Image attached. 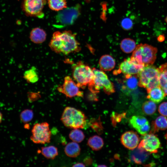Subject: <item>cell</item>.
Wrapping results in <instances>:
<instances>
[{
    "mask_svg": "<svg viewBox=\"0 0 167 167\" xmlns=\"http://www.w3.org/2000/svg\"><path fill=\"white\" fill-rule=\"evenodd\" d=\"M24 127L25 128L28 129H29L30 127L29 125V124H27V123L25 125Z\"/></svg>",
    "mask_w": 167,
    "mask_h": 167,
    "instance_id": "8d00e7d4",
    "label": "cell"
},
{
    "mask_svg": "<svg viewBox=\"0 0 167 167\" xmlns=\"http://www.w3.org/2000/svg\"><path fill=\"white\" fill-rule=\"evenodd\" d=\"M147 93V98L155 103L161 102L166 96L160 85L152 88Z\"/></svg>",
    "mask_w": 167,
    "mask_h": 167,
    "instance_id": "2e32d148",
    "label": "cell"
},
{
    "mask_svg": "<svg viewBox=\"0 0 167 167\" xmlns=\"http://www.w3.org/2000/svg\"><path fill=\"white\" fill-rule=\"evenodd\" d=\"M133 23L132 20L130 18H126L121 21V26L122 28L125 30H129L132 28Z\"/></svg>",
    "mask_w": 167,
    "mask_h": 167,
    "instance_id": "4dcf8cb0",
    "label": "cell"
},
{
    "mask_svg": "<svg viewBox=\"0 0 167 167\" xmlns=\"http://www.w3.org/2000/svg\"><path fill=\"white\" fill-rule=\"evenodd\" d=\"M33 117V111L30 109L24 110L21 112L20 116L21 121L24 123H27L31 121Z\"/></svg>",
    "mask_w": 167,
    "mask_h": 167,
    "instance_id": "f546056e",
    "label": "cell"
},
{
    "mask_svg": "<svg viewBox=\"0 0 167 167\" xmlns=\"http://www.w3.org/2000/svg\"><path fill=\"white\" fill-rule=\"evenodd\" d=\"M104 142L103 139L99 136L95 135L90 137L88 139V144L92 150L97 151L101 149L103 146Z\"/></svg>",
    "mask_w": 167,
    "mask_h": 167,
    "instance_id": "cb8c5ba5",
    "label": "cell"
},
{
    "mask_svg": "<svg viewBox=\"0 0 167 167\" xmlns=\"http://www.w3.org/2000/svg\"><path fill=\"white\" fill-rule=\"evenodd\" d=\"M81 6L79 4L59 11L56 16V25L63 27L73 24L80 15Z\"/></svg>",
    "mask_w": 167,
    "mask_h": 167,
    "instance_id": "52a82bcc",
    "label": "cell"
},
{
    "mask_svg": "<svg viewBox=\"0 0 167 167\" xmlns=\"http://www.w3.org/2000/svg\"><path fill=\"white\" fill-rule=\"evenodd\" d=\"M120 47L124 52L128 54L134 50L136 45L135 42L133 40L130 38H126L122 41Z\"/></svg>",
    "mask_w": 167,
    "mask_h": 167,
    "instance_id": "44dd1931",
    "label": "cell"
},
{
    "mask_svg": "<svg viewBox=\"0 0 167 167\" xmlns=\"http://www.w3.org/2000/svg\"><path fill=\"white\" fill-rule=\"evenodd\" d=\"M23 77L28 83L36 82L39 78L36 67L32 66L30 69L26 71L24 74Z\"/></svg>",
    "mask_w": 167,
    "mask_h": 167,
    "instance_id": "7402d4cb",
    "label": "cell"
},
{
    "mask_svg": "<svg viewBox=\"0 0 167 167\" xmlns=\"http://www.w3.org/2000/svg\"><path fill=\"white\" fill-rule=\"evenodd\" d=\"M161 146V142L157 136L155 134L149 133L143 136L138 148L153 153H157Z\"/></svg>",
    "mask_w": 167,
    "mask_h": 167,
    "instance_id": "8fae6325",
    "label": "cell"
},
{
    "mask_svg": "<svg viewBox=\"0 0 167 167\" xmlns=\"http://www.w3.org/2000/svg\"><path fill=\"white\" fill-rule=\"evenodd\" d=\"M34 96H33L32 94L31 93V96H29L28 99L29 101H30L31 102H32L34 101L39 98V96L38 94L33 93Z\"/></svg>",
    "mask_w": 167,
    "mask_h": 167,
    "instance_id": "836d02e7",
    "label": "cell"
},
{
    "mask_svg": "<svg viewBox=\"0 0 167 167\" xmlns=\"http://www.w3.org/2000/svg\"><path fill=\"white\" fill-rule=\"evenodd\" d=\"M46 36V33L43 29L39 28H36L31 31L29 37L33 43L39 44L45 41Z\"/></svg>",
    "mask_w": 167,
    "mask_h": 167,
    "instance_id": "e0dca14e",
    "label": "cell"
},
{
    "mask_svg": "<svg viewBox=\"0 0 167 167\" xmlns=\"http://www.w3.org/2000/svg\"><path fill=\"white\" fill-rule=\"evenodd\" d=\"M92 159L90 158H87L84 160V162L86 165H90L92 163Z\"/></svg>",
    "mask_w": 167,
    "mask_h": 167,
    "instance_id": "e575fe53",
    "label": "cell"
},
{
    "mask_svg": "<svg viewBox=\"0 0 167 167\" xmlns=\"http://www.w3.org/2000/svg\"><path fill=\"white\" fill-rule=\"evenodd\" d=\"M76 83L69 76L64 78L62 85L57 88L58 91L64 95L66 97L71 98L75 96L82 97L83 92L80 91Z\"/></svg>",
    "mask_w": 167,
    "mask_h": 167,
    "instance_id": "30bf717a",
    "label": "cell"
},
{
    "mask_svg": "<svg viewBox=\"0 0 167 167\" xmlns=\"http://www.w3.org/2000/svg\"><path fill=\"white\" fill-rule=\"evenodd\" d=\"M46 0H23L22 8L26 15L31 17L42 18L43 12Z\"/></svg>",
    "mask_w": 167,
    "mask_h": 167,
    "instance_id": "9c48e42d",
    "label": "cell"
},
{
    "mask_svg": "<svg viewBox=\"0 0 167 167\" xmlns=\"http://www.w3.org/2000/svg\"><path fill=\"white\" fill-rule=\"evenodd\" d=\"M80 148L76 142L69 143L66 145L64 152L66 155L71 157H75L79 156L80 152Z\"/></svg>",
    "mask_w": 167,
    "mask_h": 167,
    "instance_id": "ffe728a7",
    "label": "cell"
},
{
    "mask_svg": "<svg viewBox=\"0 0 167 167\" xmlns=\"http://www.w3.org/2000/svg\"><path fill=\"white\" fill-rule=\"evenodd\" d=\"M120 140L125 147L133 150L138 146L140 138L137 133L131 131L124 133L121 136Z\"/></svg>",
    "mask_w": 167,
    "mask_h": 167,
    "instance_id": "5bb4252c",
    "label": "cell"
},
{
    "mask_svg": "<svg viewBox=\"0 0 167 167\" xmlns=\"http://www.w3.org/2000/svg\"><path fill=\"white\" fill-rule=\"evenodd\" d=\"M85 165L82 163H78L73 165V167H85Z\"/></svg>",
    "mask_w": 167,
    "mask_h": 167,
    "instance_id": "d590c367",
    "label": "cell"
},
{
    "mask_svg": "<svg viewBox=\"0 0 167 167\" xmlns=\"http://www.w3.org/2000/svg\"><path fill=\"white\" fill-rule=\"evenodd\" d=\"M126 87L130 90H133L138 85L139 78L138 74L125 75Z\"/></svg>",
    "mask_w": 167,
    "mask_h": 167,
    "instance_id": "4316f807",
    "label": "cell"
},
{
    "mask_svg": "<svg viewBox=\"0 0 167 167\" xmlns=\"http://www.w3.org/2000/svg\"><path fill=\"white\" fill-rule=\"evenodd\" d=\"M32 133L30 139L35 143L44 144L50 142L51 132L47 122L35 124L32 129Z\"/></svg>",
    "mask_w": 167,
    "mask_h": 167,
    "instance_id": "ba28073f",
    "label": "cell"
},
{
    "mask_svg": "<svg viewBox=\"0 0 167 167\" xmlns=\"http://www.w3.org/2000/svg\"><path fill=\"white\" fill-rule=\"evenodd\" d=\"M159 71L160 85L167 96V63L163 64L158 68Z\"/></svg>",
    "mask_w": 167,
    "mask_h": 167,
    "instance_id": "d6986e66",
    "label": "cell"
},
{
    "mask_svg": "<svg viewBox=\"0 0 167 167\" xmlns=\"http://www.w3.org/2000/svg\"><path fill=\"white\" fill-rule=\"evenodd\" d=\"M94 74L93 79L88 85L89 90L94 93H97L102 89L108 95L115 92L113 84L109 79L106 74L103 71L93 68L92 69Z\"/></svg>",
    "mask_w": 167,
    "mask_h": 167,
    "instance_id": "277c9868",
    "label": "cell"
},
{
    "mask_svg": "<svg viewBox=\"0 0 167 167\" xmlns=\"http://www.w3.org/2000/svg\"><path fill=\"white\" fill-rule=\"evenodd\" d=\"M145 152L146 151L138 148L135 150L134 149L130 153V159L135 163L141 164L145 158Z\"/></svg>",
    "mask_w": 167,
    "mask_h": 167,
    "instance_id": "603a6c76",
    "label": "cell"
},
{
    "mask_svg": "<svg viewBox=\"0 0 167 167\" xmlns=\"http://www.w3.org/2000/svg\"><path fill=\"white\" fill-rule=\"evenodd\" d=\"M158 111L162 115L167 117V102H163L160 105Z\"/></svg>",
    "mask_w": 167,
    "mask_h": 167,
    "instance_id": "1f68e13d",
    "label": "cell"
},
{
    "mask_svg": "<svg viewBox=\"0 0 167 167\" xmlns=\"http://www.w3.org/2000/svg\"><path fill=\"white\" fill-rule=\"evenodd\" d=\"M167 129V118L163 115L160 116L152 122L149 133L155 134L160 130H164Z\"/></svg>",
    "mask_w": 167,
    "mask_h": 167,
    "instance_id": "9a60e30c",
    "label": "cell"
},
{
    "mask_svg": "<svg viewBox=\"0 0 167 167\" xmlns=\"http://www.w3.org/2000/svg\"><path fill=\"white\" fill-rule=\"evenodd\" d=\"M98 166H99V167H101V166L103 167V166H106L105 165H99Z\"/></svg>",
    "mask_w": 167,
    "mask_h": 167,
    "instance_id": "ab89813d",
    "label": "cell"
},
{
    "mask_svg": "<svg viewBox=\"0 0 167 167\" xmlns=\"http://www.w3.org/2000/svg\"><path fill=\"white\" fill-rule=\"evenodd\" d=\"M72 69L73 77L79 88H84L93 80L92 70L82 62L79 61L74 64Z\"/></svg>",
    "mask_w": 167,
    "mask_h": 167,
    "instance_id": "8992f818",
    "label": "cell"
},
{
    "mask_svg": "<svg viewBox=\"0 0 167 167\" xmlns=\"http://www.w3.org/2000/svg\"><path fill=\"white\" fill-rule=\"evenodd\" d=\"M91 126L92 128L95 130L96 131H97L98 133H101L102 131V127L100 123V122H99L96 121L94 122L92 124Z\"/></svg>",
    "mask_w": 167,
    "mask_h": 167,
    "instance_id": "d6a6232c",
    "label": "cell"
},
{
    "mask_svg": "<svg viewBox=\"0 0 167 167\" xmlns=\"http://www.w3.org/2000/svg\"><path fill=\"white\" fill-rule=\"evenodd\" d=\"M165 138L166 139V141H167V132L165 134Z\"/></svg>",
    "mask_w": 167,
    "mask_h": 167,
    "instance_id": "f35d334b",
    "label": "cell"
},
{
    "mask_svg": "<svg viewBox=\"0 0 167 167\" xmlns=\"http://www.w3.org/2000/svg\"><path fill=\"white\" fill-rule=\"evenodd\" d=\"M69 137L73 141L80 143L84 139L85 135L82 131L78 129H75L70 132Z\"/></svg>",
    "mask_w": 167,
    "mask_h": 167,
    "instance_id": "f1b7e54d",
    "label": "cell"
},
{
    "mask_svg": "<svg viewBox=\"0 0 167 167\" xmlns=\"http://www.w3.org/2000/svg\"><path fill=\"white\" fill-rule=\"evenodd\" d=\"M144 67V66L138 63L131 57L125 59L121 62L118 69L114 73L115 74L122 73L125 75L138 74Z\"/></svg>",
    "mask_w": 167,
    "mask_h": 167,
    "instance_id": "7c38bea8",
    "label": "cell"
},
{
    "mask_svg": "<svg viewBox=\"0 0 167 167\" xmlns=\"http://www.w3.org/2000/svg\"><path fill=\"white\" fill-rule=\"evenodd\" d=\"M138 75V86L145 88L147 93L160 86L159 69L152 65L144 66Z\"/></svg>",
    "mask_w": 167,
    "mask_h": 167,
    "instance_id": "3957f363",
    "label": "cell"
},
{
    "mask_svg": "<svg viewBox=\"0 0 167 167\" xmlns=\"http://www.w3.org/2000/svg\"><path fill=\"white\" fill-rule=\"evenodd\" d=\"M129 123L138 132L143 136L150 131V126L149 122L144 117L133 116L130 118Z\"/></svg>",
    "mask_w": 167,
    "mask_h": 167,
    "instance_id": "4fadbf2b",
    "label": "cell"
},
{
    "mask_svg": "<svg viewBox=\"0 0 167 167\" xmlns=\"http://www.w3.org/2000/svg\"><path fill=\"white\" fill-rule=\"evenodd\" d=\"M101 69L105 71H109L113 69L115 65L114 59L111 55L105 54L102 56L99 61Z\"/></svg>",
    "mask_w": 167,
    "mask_h": 167,
    "instance_id": "ac0fdd59",
    "label": "cell"
},
{
    "mask_svg": "<svg viewBox=\"0 0 167 167\" xmlns=\"http://www.w3.org/2000/svg\"><path fill=\"white\" fill-rule=\"evenodd\" d=\"M49 8L53 11H59L67 7L66 0H47Z\"/></svg>",
    "mask_w": 167,
    "mask_h": 167,
    "instance_id": "484cf974",
    "label": "cell"
},
{
    "mask_svg": "<svg viewBox=\"0 0 167 167\" xmlns=\"http://www.w3.org/2000/svg\"><path fill=\"white\" fill-rule=\"evenodd\" d=\"M41 152L48 159H54L58 155L57 148L54 146L42 147Z\"/></svg>",
    "mask_w": 167,
    "mask_h": 167,
    "instance_id": "d4e9b609",
    "label": "cell"
},
{
    "mask_svg": "<svg viewBox=\"0 0 167 167\" xmlns=\"http://www.w3.org/2000/svg\"><path fill=\"white\" fill-rule=\"evenodd\" d=\"M76 35L69 30L55 32L53 34L49 46L52 51L57 54L66 55L78 52L81 48Z\"/></svg>",
    "mask_w": 167,
    "mask_h": 167,
    "instance_id": "6da1fadb",
    "label": "cell"
},
{
    "mask_svg": "<svg viewBox=\"0 0 167 167\" xmlns=\"http://www.w3.org/2000/svg\"><path fill=\"white\" fill-rule=\"evenodd\" d=\"M143 112L146 115H150L153 114L156 112V106L155 102L150 100L145 101L142 107Z\"/></svg>",
    "mask_w": 167,
    "mask_h": 167,
    "instance_id": "83f0119b",
    "label": "cell"
},
{
    "mask_svg": "<svg viewBox=\"0 0 167 167\" xmlns=\"http://www.w3.org/2000/svg\"><path fill=\"white\" fill-rule=\"evenodd\" d=\"M165 20L166 22V23H167V16L165 18Z\"/></svg>",
    "mask_w": 167,
    "mask_h": 167,
    "instance_id": "60d3db41",
    "label": "cell"
},
{
    "mask_svg": "<svg viewBox=\"0 0 167 167\" xmlns=\"http://www.w3.org/2000/svg\"><path fill=\"white\" fill-rule=\"evenodd\" d=\"M86 117L81 111L71 107H66L61 120L66 127L71 129H82L86 124Z\"/></svg>",
    "mask_w": 167,
    "mask_h": 167,
    "instance_id": "7a4b0ae2",
    "label": "cell"
},
{
    "mask_svg": "<svg viewBox=\"0 0 167 167\" xmlns=\"http://www.w3.org/2000/svg\"><path fill=\"white\" fill-rule=\"evenodd\" d=\"M157 51L156 47L146 44H140L136 46L131 57L144 66L152 65L156 59Z\"/></svg>",
    "mask_w": 167,
    "mask_h": 167,
    "instance_id": "5b68a950",
    "label": "cell"
},
{
    "mask_svg": "<svg viewBox=\"0 0 167 167\" xmlns=\"http://www.w3.org/2000/svg\"><path fill=\"white\" fill-rule=\"evenodd\" d=\"M2 114L1 112H0V123L2 121Z\"/></svg>",
    "mask_w": 167,
    "mask_h": 167,
    "instance_id": "74e56055",
    "label": "cell"
}]
</instances>
